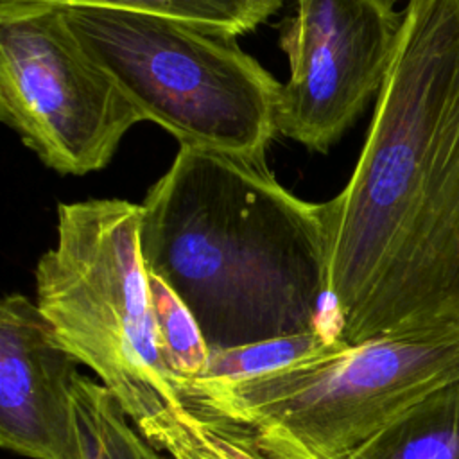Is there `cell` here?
Instances as JSON below:
<instances>
[{
	"label": "cell",
	"mask_w": 459,
	"mask_h": 459,
	"mask_svg": "<svg viewBox=\"0 0 459 459\" xmlns=\"http://www.w3.org/2000/svg\"><path fill=\"white\" fill-rule=\"evenodd\" d=\"M459 382V305L402 333L323 350L238 380L174 384L185 411L258 459H368Z\"/></svg>",
	"instance_id": "obj_3"
},
{
	"label": "cell",
	"mask_w": 459,
	"mask_h": 459,
	"mask_svg": "<svg viewBox=\"0 0 459 459\" xmlns=\"http://www.w3.org/2000/svg\"><path fill=\"white\" fill-rule=\"evenodd\" d=\"M149 287L156 341L172 384L203 375L212 348L197 319L178 292L151 271Z\"/></svg>",
	"instance_id": "obj_12"
},
{
	"label": "cell",
	"mask_w": 459,
	"mask_h": 459,
	"mask_svg": "<svg viewBox=\"0 0 459 459\" xmlns=\"http://www.w3.org/2000/svg\"><path fill=\"white\" fill-rule=\"evenodd\" d=\"M52 7L95 5L136 13L160 14L224 30L233 36L246 34L274 14L283 0H11Z\"/></svg>",
	"instance_id": "obj_10"
},
{
	"label": "cell",
	"mask_w": 459,
	"mask_h": 459,
	"mask_svg": "<svg viewBox=\"0 0 459 459\" xmlns=\"http://www.w3.org/2000/svg\"><path fill=\"white\" fill-rule=\"evenodd\" d=\"M402 23L393 0H294L280 30L290 75L278 95V133L326 152L378 95Z\"/></svg>",
	"instance_id": "obj_7"
},
{
	"label": "cell",
	"mask_w": 459,
	"mask_h": 459,
	"mask_svg": "<svg viewBox=\"0 0 459 459\" xmlns=\"http://www.w3.org/2000/svg\"><path fill=\"white\" fill-rule=\"evenodd\" d=\"M185 427L188 430L190 439L194 441L195 448L204 459H258L253 454H249L246 448L240 445L233 443L231 439L206 429L199 421H195L183 407L181 411Z\"/></svg>",
	"instance_id": "obj_15"
},
{
	"label": "cell",
	"mask_w": 459,
	"mask_h": 459,
	"mask_svg": "<svg viewBox=\"0 0 459 459\" xmlns=\"http://www.w3.org/2000/svg\"><path fill=\"white\" fill-rule=\"evenodd\" d=\"M332 341L312 326L303 332L269 337L238 346H215L210 350L208 366L201 380H238L264 375L290 366L319 350Z\"/></svg>",
	"instance_id": "obj_13"
},
{
	"label": "cell",
	"mask_w": 459,
	"mask_h": 459,
	"mask_svg": "<svg viewBox=\"0 0 459 459\" xmlns=\"http://www.w3.org/2000/svg\"><path fill=\"white\" fill-rule=\"evenodd\" d=\"M145 265L197 319L208 344L308 330L325 299L323 203L287 190L265 160L179 145L142 203Z\"/></svg>",
	"instance_id": "obj_2"
},
{
	"label": "cell",
	"mask_w": 459,
	"mask_h": 459,
	"mask_svg": "<svg viewBox=\"0 0 459 459\" xmlns=\"http://www.w3.org/2000/svg\"><path fill=\"white\" fill-rule=\"evenodd\" d=\"M142 204L59 203L56 246L36 265V305L61 346L88 366L134 425L183 407L156 341Z\"/></svg>",
	"instance_id": "obj_5"
},
{
	"label": "cell",
	"mask_w": 459,
	"mask_h": 459,
	"mask_svg": "<svg viewBox=\"0 0 459 459\" xmlns=\"http://www.w3.org/2000/svg\"><path fill=\"white\" fill-rule=\"evenodd\" d=\"M368 459H459V382L427 400Z\"/></svg>",
	"instance_id": "obj_11"
},
{
	"label": "cell",
	"mask_w": 459,
	"mask_h": 459,
	"mask_svg": "<svg viewBox=\"0 0 459 459\" xmlns=\"http://www.w3.org/2000/svg\"><path fill=\"white\" fill-rule=\"evenodd\" d=\"M77 360L36 303L0 305V445L29 459H79L72 418Z\"/></svg>",
	"instance_id": "obj_8"
},
{
	"label": "cell",
	"mask_w": 459,
	"mask_h": 459,
	"mask_svg": "<svg viewBox=\"0 0 459 459\" xmlns=\"http://www.w3.org/2000/svg\"><path fill=\"white\" fill-rule=\"evenodd\" d=\"M63 16L142 120L179 145L265 160L278 134V82L237 36L160 14L74 5Z\"/></svg>",
	"instance_id": "obj_4"
},
{
	"label": "cell",
	"mask_w": 459,
	"mask_h": 459,
	"mask_svg": "<svg viewBox=\"0 0 459 459\" xmlns=\"http://www.w3.org/2000/svg\"><path fill=\"white\" fill-rule=\"evenodd\" d=\"M181 411L183 407H170L136 427L169 459H204L188 436Z\"/></svg>",
	"instance_id": "obj_14"
},
{
	"label": "cell",
	"mask_w": 459,
	"mask_h": 459,
	"mask_svg": "<svg viewBox=\"0 0 459 459\" xmlns=\"http://www.w3.org/2000/svg\"><path fill=\"white\" fill-rule=\"evenodd\" d=\"M72 418L79 459H169L106 385L81 373L72 384Z\"/></svg>",
	"instance_id": "obj_9"
},
{
	"label": "cell",
	"mask_w": 459,
	"mask_h": 459,
	"mask_svg": "<svg viewBox=\"0 0 459 459\" xmlns=\"http://www.w3.org/2000/svg\"><path fill=\"white\" fill-rule=\"evenodd\" d=\"M316 326L359 344L459 305V0H409L344 188Z\"/></svg>",
	"instance_id": "obj_1"
},
{
	"label": "cell",
	"mask_w": 459,
	"mask_h": 459,
	"mask_svg": "<svg viewBox=\"0 0 459 459\" xmlns=\"http://www.w3.org/2000/svg\"><path fill=\"white\" fill-rule=\"evenodd\" d=\"M0 118L59 174L104 169L142 122L52 5L0 0Z\"/></svg>",
	"instance_id": "obj_6"
}]
</instances>
